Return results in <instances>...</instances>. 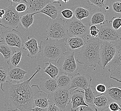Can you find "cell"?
Wrapping results in <instances>:
<instances>
[{
    "instance_id": "1",
    "label": "cell",
    "mask_w": 121,
    "mask_h": 111,
    "mask_svg": "<svg viewBox=\"0 0 121 111\" xmlns=\"http://www.w3.org/2000/svg\"><path fill=\"white\" fill-rule=\"evenodd\" d=\"M40 70L41 66L38 65L32 76L21 83L7 81L1 84L0 89L4 94L5 107L13 111H32L35 107V96L40 89L38 85H31L30 81Z\"/></svg>"
},
{
    "instance_id": "2",
    "label": "cell",
    "mask_w": 121,
    "mask_h": 111,
    "mask_svg": "<svg viewBox=\"0 0 121 111\" xmlns=\"http://www.w3.org/2000/svg\"><path fill=\"white\" fill-rule=\"evenodd\" d=\"M101 41L98 38L89 37L86 44L76 56L77 61L83 65L84 69L96 66L100 62V49Z\"/></svg>"
},
{
    "instance_id": "3",
    "label": "cell",
    "mask_w": 121,
    "mask_h": 111,
    "mask_svg": "<svg viewBox=\"0 0 121 111\" xmlns=\"http://www.w3.org/2000/svg\"><path fill=\"white\" fill-rule=\"evenodd\" d=\"M66 39L55 40L47 38L44 41L40 42V53L44 58L43 62L57 63L59 58L68 51Z\"/></svg>"
},
{
    "instance_id": "4",
    "label": "cell",
    "mask_w": 121,
    "mask_h": 111,
    "mask_svg": "<svg viewBox=\"0 0 121 111\" xmlns=\"http://www.w3.org/2000/svg\"><path fill=\"white\" fill-rule=\"evenodd\" d=\"M65 22L61 18L50 19L47 25V38L60 40L69 37Z\"/></svg>"
},
{
    "instance_id": "5",
    "label": "cell",
    "mask_w": 121,
    "mask_h": 111,
    "mask_svg": "<svg viewBox=\"0 0 121 111\" xmlns=\"http://www.w3.org/2000/svg\"><path fill=\"white\" fill-rule=\"evenodd\" d=\"M57 63L61 73L71 76L77 73L78 67L75 58L74 52L66 51L59 58Z\"/></svg>"
},
{
    "instance_id": "6",
    "label": "cell",
    "mask_w": 121,
    "mask_h": 111,
    "mask_svg": "<svg viewBox=\"0 0 121 111\" xmlns=\"http://www.w3.org/2000/svg\"><path fill=\"white\" fill-rule=\"evenodd\" d=\"M71 92L69 89H57L55 92L48 95L49 103L58 107L62 111H65L71 102Z\"/></svg>"
},
{
    "instance_id": "7",
    "label": "cell",
    "mask_w": 121,
    "mask_h": 111,
    "mask_svg": "<svg viewBox=\"0 0 121 111\" xmlns=\"http://www.w3.org/2000/svg\"><path fill=\"white\" fill-rule=\"evenodd\" d=\"M15 4H10L5 8V14L0 20V26L5 29L9 28H18L20 26V19L22 14L15 9Z\"/></svg>"
},
{
    "instance_id": "8",
    "label": "cell",
    "mask_w": 121,
    "mask_h": 111,
    "mask_svg": "<svg viewBox=\"0 0 121 111\" xmlns=\"http://www.w3.org/2000/svg\"><path fill=\"white\" fill-rule=\"evenodd\" d=\"M65 25L69 36H80L85 39L86 36H89V27L75 17L66 21Z\"/></svg>"
},
{
    "instance_id": "9",
    "label": "cell",
    "mask_w": 121,
    "mask_h": 111,
    "mask_svg": "<svg viewBox=\"0 0 121 111\" xmlns=\"http://www.w3.org/2000/svg\"><path fill=\"white\" fill-rule=\"evenodd\" d=\"M116 47V53L108 64V71L110 73V78L121 83V37Z\"/></svg>"
},
{
    "instance_id": "10",
    "label": "cell",
    "mask_w": 121,
    "mask_h": 111,
    "mask_svg": "<svg viewBox=\"0 0 121 111\" xmlns=\"http://www.w3.org/2000/svg\"><path fill=\"white\" fill-rule=\"evenodd\" d=\"M117 52L116 44L110 42L101 41L100 49V62L99 65L104 69L106 66L112 60Z\"/></svg>"
},
{
    "instance_id": "11",
    "label": "cell",
    "mask_w": 121,
    "mask_h": 111,
    "mask_svg": "<svg viewBox=\"0 0 121 111\" xmlns=\"http://www.w3.org/2000/svg\"><path fill=\"white\" fill-rule=\"evenodd\" d=\"M1 39L8 46L21 48L24 44V40L20 32L15 29L6 31L1 33Z\"/></svg>"
},
{
    "instance_id": "12",
    "label": "cell",
    "mask_w": 121,
    "mask_h": 111,
    "mask_svg": "<svg viewBox=\"0 0 121 111\" xmlns=\"http://www.w3.org/2000/svg\"><path fill=\"white\" fill-rule=\"evenodd\" d=\"M92 78L88 74H81L77 73L72 77L71 84L69 90L74 88L72 91L77 88H85L91 86Z\"/></svg>"
},
{
    "instance_id": "13",
    "label": "cell",
    "mask_w": 121,
    "mask_h": 111,
    "mask_svg": "<svg viewBox=\"0 0 121 111\" xmlns=\"http://www.w3.org/2000/svg\"><path fill=\"white\" fill-rule=\"evenodd\" d=\"M7 81L13 83H21L28 79L26 75L28 72L19 66L7 69Z\"/></svg>"
},
{
    "instance_id": "14",
    "label": "cell",
    "mask_w": 121,
    "mask_h": 111,
    "mask_svg": "<svg viewBox=\"0 0 121 111\" xmlns=\"http://www.w3.org/2000/svg\"><path fill=\"white\" fill-rule=\"evenodd\" d=\"M28 40L24 43L23 48L24 50H28L27 56L31 58H36L40 53V46L38 45L36 38L33 35L28 36Z\"/></svg>"
},
{
    "instance_id": "15",
    "label": "cell",
    "mask_w": 121,
    "mask_h": 111,
    "mask_svg": "<svg viewBox=\"0 0 121 111\" xmlns=\"http://www.w3.org/2000/svg\"><path fill=\"white\" fill-rule=\"evenodd\" d=\"M98 39L102 41H117L119 35L117 30L109 27H102L99 29Z\"/></svg>"
},
{
    "instance_id": "16",
    "label": "cell",
    "mask_w": 121,
    "mask_h": 111,
    "mask_svg": "<svg viewBox=\"0 0 121 111\" xmlns=\"http://www.w3.org/2000/svg\"><path fill=\"white\" fill-rule=\"evenodd\" d=\"M61 7V4L59 1H54L49 3L40 11L36 12L35 14L43 13L50 17L51 19H57L59 13V9Z\"/></svg>"
},
{
    "instance_id": "17",
    "label": "cell",
    "mask_w": 121,
    "mask_h": 111,
    "mask_svg": "<svg viewBox=\"0 0 121 111\" xmlns=\"http://www.w3.org/2000/svg\"><path fill=\"white\" fill-rule=\"evenodd\" d=\"M71 102L72 103L71 111H77L82 106H89V104H87L85 101L84 91L77 90L71 91Z\"/></svg>"
},
{
    "instance_id": "18",
    "label": "cell",
    "mask_w": 121,
    "mask_h": 111,
    "mask_svg": "<svg viewBox=\"0 0 121 111\" xmlns=\"http://www.w3.org/2000/svg\"><path fill=\"white\" fill-rule=\"evenodd\" d=\"M39 87L41 90L48 94H52L58 89L56 79L47 77L40 80Z\"/></svg>"
},
{
    "instance_id": "19",
    "label": "cell",
    "mask_w": 121,
    "mask_h": 111,
    "mask_svg": "<svg viewBox=\"0 0 121 111\" xmlns=\"http://www.w3.org/2000/svg\"><path fill=\"white\" fill-rule=\"evenodd\" d=\"M104 94L111 102L117 103L121 107V87L111 85L107 88Z\"/></svg>"
},
{
    "instance_id": "20",
    "label": "cell",
    "mask_w": 121,
    "mask_h": 111,
    "mask_svg": "<svg viewBox=\"0 0 121 111\" xmlns=\"http://www.w3.org/2000/svg\"><path fill=\"white\" fill-rule=\"evenodd\" d=\"M107 22L104 13L100 9H95L91 12L89 26L91 25H103Z\"/></svg>"
},
{
    "instance_id": "21",
    "label": "cell",
    "mask_w": 121,
    "mask_h": 111,
    "mask_svg": "<svg viewBox=\"0 0 121 111\" xmlns=\"http://www.w3.org/2000/svg\"><path fill=\"white\" fill-rule=\"evenodd\" d=\"M49 94L40 90L38 91L34 97V106L41 108L48 107L49 101L48 98Z\"/></svg>"
},
{
    "instance_id": "22",
    "label": "cell",
    "mask_w": 121,
    "mask_h": 111,
    "mask_svg": "<svg viewBox=\"0 0 121 111\" xmlns=\"http://www.w3.org/2000/svg\"><path fill=\"white\" fill-rule=\"evenodd\" d=\"M28 2V13H36L40 11L45 6L51 2V0H26Z\"/></svg>"
},
{
    "instance_id": "23",
    "label": "cell",
    "mask_w": 121,
    "mask_h": 111,
    "mask_svg": "<svg viewBox=\"0 0 121 111\" xmlns=\"http://www.w3.org/2000/svg\"><path fill=\"white\" fill-rule=\"evenodd\" d=\"M86 42L85 39L80 36H69L66 40V45H68L71 51L81 48Z\"/></svg>"
},
{
    "instance_id": "24",
    "label": "cell",
    "mask_w": 121,
    "mask_h": 111,
    "mask_svg": "<svg viewBox=\"0 0 121 111\" xmlns=\"http://www.w3.org/2000/svg\"><path fill=\"white\" fill-rule=\"evenodd\" d=\"M35 13L26 12L22 14L20 19V26L26 32H28V28L34 23Z\"/></svg>"
},
{
    "instance_id": "25",
    "label": "cell",
    "mask_w": 121,
    "mask_h": 111,
    "mask_svg": "<svg viewBox=\"0 0 121 111\" xmlns=\"http://www.w3.org/2000/svg\"><path fill=\"white\" fill-rule=\"evenodd\" d=\"M73 76L61 73L56 79L58 87L60 89H69Z\"/></svg>"
},
{
    "instance_id": "26",
    "label": "cell",
    "mask_w": 121,
    "mask_h": 111,
    "mask_svg": "<svg viewBox=\"0 0 121 111\" xmlns=\"http://www.w3.org/2000/svg\"><path fill=\"white\" fill-rule=\"evenodd\" d=\"M110 102L111 101L109 98L105 95L104 93L96 95L94 100V103L95 107L101 110L108 107Z\"/></svg>"
},
{
    "instance_id": "27",
    "label": "cell",
    "mask_w": 121,
    "mask_h": 111,
    "mask_svg": "<svg viewBox=\"0 0 121 111\" xmlns=\"http://www.w3.org/2000/svg\"><path fill=\"white\" fill-rule=\"evenodd\" d=\"M43 71L51 78L55 79L61 73L58 67L52 64L51 62L45 63Z\"/></svg>"
},
{
    "instance_id": "28",
    "label": "cell",
    "mask_w": 121,
    "mask_h": 111,
    "mask_svg": "<svg viewBox=\"0 0 121 111\" xmlns=\"http://www.w3.org/2000/svg\"><path fill=\"white\" fill-rule=\"evenodd\" d=\"M73 12L75 17L80 21L90 16L91 14L90 10L88 8L79 6L75 7Z\"/></svg>"
},
{
    "instance_id": "29",
    "label": "cell",
    "mask_w": 121,
    "mask_h": 111,
    "mask_svg": "<svg viewBox=\"0 0 121 111\" xmlns=\"http://www.w3.org/2000/svg\"><path fill=\"white\" fill-rule=\"evenodd\" d=\"M22 55V53L21 51H15L9 59L7 60V64L9 65V67L18 66L21 61Z\"/></svg>"
},
{
    "instance_id": "30",
    "label": "cell",
    "mask_w": 121,
    "mask_h": 111,
    "mask_svg": "<svg viewBox=\"0 0 121 111\" xmlns=\"http://www.w3.org/2000/svg\"><path fill=\"white\" fill-rule=\"evenodd\" d=\"M82 89L84 90L85 99L86 103L94 105V100L96 96L95 92H96L95 88H94L93 86H91L89 87L83 88Z\"/></svg>"
},
{
    "instance_id": "31",
    "label": "cell",
    "mask_w": 121,
    "mask_h": 111,
    "mask_svg": "<svg viewBox=\"0 0 121 111\" xmlns=\"http://www.w3.org/2000/svg\"><path fill=\"white\" fill-rule=\"evenodd\" d=\"M14 51L7 44H0V53L5 59L8 60Z\"/></svg>"
},
{
    "instance_id": "32",
    "label": "cell",
    "mask_w": 121,
    "mask_h": 111,
    "mask_svg": "<svg viewBox=\"0 0 121 111\" xmlns=\"http://www.w3.org/2000/svg\"><path fill=\"white\" fill-rule=\"evenodd\" d=\"M15 7L16 10L19 14H23L28 10V2L26 0H23L20 2L15 4Z\"/></svg>"
},
{
    "instance_id": "33",
    "label": "cell",
    "mask_w": 121,
    "mask_h": 111,
    "mask_svg": "<svg viewBox=\"0 0 121 111\" xmlns=\"http://www.w3.org/2000/svg\"><path fill=\"white\" fill-rule=\"evenodd\" d=\"M109 23H112V28L117 31L121 27V17H114L109 21Z\"/></svg>"
},
{
    "instance_id": "34",
    "label": "cell",
    "mask_w": 121,
    "mask_h": 111,
    "mask_svg": "<svg viewBox=\"0 0 121 111\" xmlns=\"http://www.w3.org/2000/svg\"><path fill=\"white\" fill-rule=\"evenodd\" d=\"M109 0H88V4L90 5H95L97 7L102 8L108 1Z\"/></svg>"
},
{
    "instance_id": "35",
    "label": "cell",
    "mask_w": 121,
    "mask_h": 111,
    "mask_svg": "<svg viewBox=\"0 0 121 111\" xmlns=\"http://www.w3.org/2000/svg\"><path fill=\"white\" fill-rule=\"evenodd\" d=\"M7 69L0 67V84L5 83L7 81Z\"/></svg>"
},
{
    "instance_id": "36",
    "label": "cell",
    "mask_w": 121,
    "mask_h": 111,
    "mask_svg": "<svg viewBox=\"0 0 121 111\" xmlns=\"http://www.w3.org/2000/svg\"><path fill=\"white\" fill-rule=\"evenodd\" d=\"M60 13L64 18L68 20L71 19L74 17V12L71 9H64Z\"/></svg>"
},
{
    "instance_id": "37",
    "label": "cell",
    "mask_w": 121,
    "mask_h": 111,
    "mask_svg": "<svg viewBox=\"0 0 121 111\" xmlns=\"http://www.w3.org/2000/svg\"><path fill=\"white\" fill-rule=\"evenodd\" d=\"M107 107L111 111H120L121 110V106L116 102H110Z\"/></svg>"
},
{
    "instance_id": "38",
    "label": "cell",
    "mask_w": 121,
    "mask_h": 111,
    "mask_svg": "<svg viewBox=\"0 0 121 111\" xmlns=\"http://www.w3.org/2000/svg\"><path fill=\"white\" fill-rule=\"evenodd\" d=\"M113 11L117 14L121 15V2L116 1L112 4Z\"/></svg>"
},
{
    "instance_id": "39",
    "label": "cell",
    "mask_w": 121,
    "mask_h": 111,
    "mask_svg": "<svg viewBox=\"0 0 121 111\" xmlns=\"http://www.w3.org/2000/svg\"><path fill=\"white\" fill-rule=\"evenodd\" d=\"M79 111H98V110L95 105L89 104L88 106H80L79 108Z\"/></svg>"
},
{
    "instance_id": "40",
    "label": "cell",
    "mask_w": 121,
    "mask_h": 111,
    "mask_svg": "<svg viewBox=\"0 0 121 111\" xmlns=\"http://www.w3.org/2000/svg\"><path fill=\"white\" fill-rule=\"evenodd\" d=\"M107 88L105 85L103 84H99L97 85L95 88V90L97 92L100 94H104L106 92Z\"/></svg>"
},
{
    "instance_id": "41",
    "label": "cell",
    "mask_w": 121,
    "mask_h": 111,
    "mask_svg": "<svg viewBox=\"0 0 121 111\" xmlns=\"http://www.w3.org/2000/svg\"><path fill=\"white\" fill-rule=\"evenodd\" d=\"M47 111H62L58 107L55 105L54 104H52L49 103V105L48 107Z\"/></svg>"
},
{
    "instance_id": "42",
    "label": "cell",
    "mask_w": 121,
    "mask_h": 111,
    "mask_svg": "<svg viewBox=\"0 0 121 111\" xmlns=\"http://www.w3.org/2000/svg\"><path fill=\"white\" fill-rule=\"evenodd\" d=\"M99 30H91L89 32V35L91 37L93 38H97L98 36Z\"/></svg>"
},
{
    "instance_id": "43",
    "label": "cell",
    "mask_w": 121,
    "mask_h": 111,
    "mask_svg": "<svg viewBox=\"0 0 121 111\" xmlns=\"http://www.w3.org/2000/svg\"><path fill=\"white\" fill-rule=\"evenodd\" d=\"M32 111H47L48 107L47 108H41L39 107H35L31 109Z\"/></svg>"
},
{
    "instance_id": "44",
    "label": "cell",
    "mask_w": 121,
    "mask_h": 111,
    "mask_svg": "<svg viewBox=\"0 0 121 111\" xmlns=\"http://www.w3.org/2000/svg\"><path fill=\"white\" fill-rule=\"evenodd\" d=\"M89 31L99 30V28L96 25H91L90 26H89Z\"/></svg>"
},
{
    "instance_id": "45",
    "label": "cell",
    "mask_w": 121,
    "mask_h": 111,
    "mask_svg": "<svg viewBox=\"0 0 121 111\" xmlns=\"http://www.w3.org/2000/svg\"><path fill=\"white\" fill-rule=\"evenodd\" d=\"M7 1L10 4H16L21 1V0H7Z\"/></svg>"
},
{
    "instance_id": "46",
    "label": "cell",
    "mask_w": 121,
    "mask_h": 111,
    "mask_svg": "<svg viewBox=\"0 0 121 111\" xmlns=\"http://www.w3.org/2000/svg\"><path fill=\"white\" fill-rule=\"evenodd\" d=\"M5 14V10L4 9H0V19H1Z\"/></svg>"
},
{
    "instance_id": "47",
    "label": "cell",
    "mask_w": 121,
    "mask_h": 111,
    "mask_svg": "<svg viewBox=\"0 0 121 111\" xmlns=\"http://www.w3.org/2000/svg\"><path fill=\"white\" fill-rule=\"evenodd\" d=\"M100 111H111L109 110V108H108V107H107L106 108H105L104 109H103L102 110H101Z\"/></svg>"
},
{
    "instance_id": "48",
    "label": "cell",
    "mask_w": 121,
    "mask_h": 111,
    "mask_svg": "<svg viewBox=\"0 0 121 111\" xmlns=\"http://www.w3.org/2000/svg\"><path fill=\"white\" fill-rule=\"evenodd\" d=\"M62 1L65 4H66V3H67L69 2V0H62Z\"/></svg>"
},
{
    "instance_id": "49",
    "label": "cell",
    "mask_w": 121,
    "mask_h": 111,
    "mask_svg": "<svg viewBox=\"0 0 121 111\" xmlns=\"http://www.w3.org/2000/svg\"><path fill=\"white\" fill-rule=\"evenodd\" d=\"M3 42V41L2 40V39H1V35L0 34V43H1V42Z\"/></svg>"
},
{
    "instance_id": "50",
    "label": "cell",
    "mask_w": 121,
    "mask_h": 111,
    "mask_svg": "<svg viewBox=\"0 0 121 111\" xmlns=\"http://www.w3.org/2000/svg\"><path fill=\"white\" fill-rule=\"evenodd\" d=\"M105 9H109V7L108 6H106V7H105Z\"/></svg>"
},
{
    "instance_id": "51",
    "label": "cell",
    "mask_w": 121,
    "mask_h": 111,
    "mask_svg": "<svg viewBox=\"0 0 121 111\" xmlns=\"http://www.w3.org/2000/svg\"><path fill=\"white\" fill-rule=\"evenodd\" d=\"M54 1H58L59 0H53Z\"/></svg>"
},
{
    "instance_id": "52",
    "label": "cell",
    "mask_w": 121,
    "mask_h": 111,
    "mask_svg": "<svg viewBox=\"0 0 121 111\" xmlns=\"http://www.w3.org/2000/svg\"><path fill=\"white\" fill-rule=\"evenodd\" d=\"M7 111H13V110H9V109H8V110H7Z\"/></svg>"
},
{
    "instance_id": "53",
    "label": "cell",
    "mask_w": 121,
    "mask_h": 111,
    "mask_svg": "<svg viewBox=\"0 0 121 111\" xmlns=\"http://www.w3.org/2000/svg\"><path fill=\"white\" fill-rule=\"evenodd\" d=\"M120 111H121V110H120Z\"/></svg>"
}]
</instances>
